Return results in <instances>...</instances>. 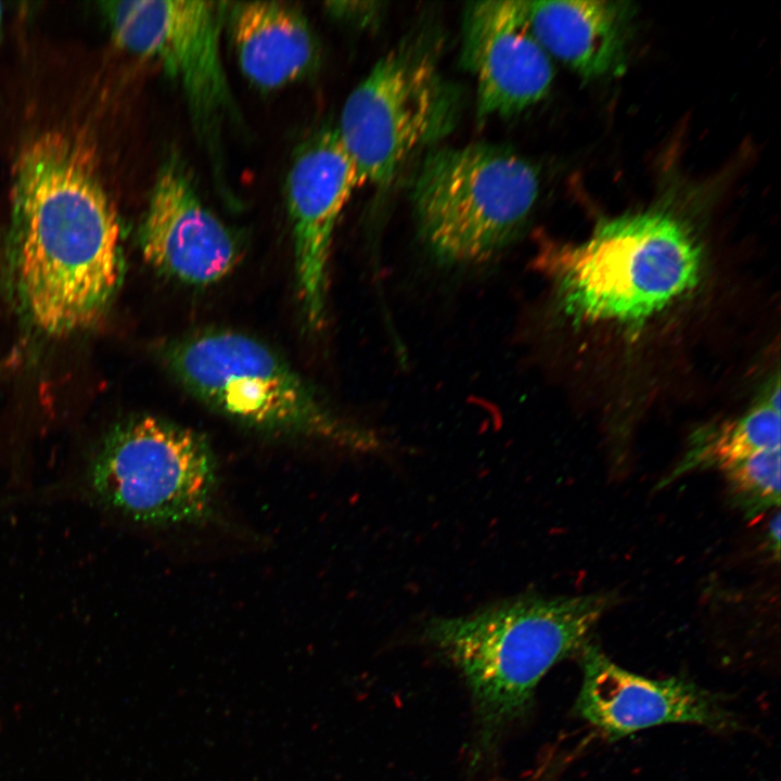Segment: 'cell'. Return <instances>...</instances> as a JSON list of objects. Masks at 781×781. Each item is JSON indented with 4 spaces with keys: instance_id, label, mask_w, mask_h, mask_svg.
Wrapping results in <instances>:
<instances>
[{
    "instance_id": "8fae6325",
    "label": "cell",
    "mask_w": 781,
    "mask_h": 781,
    "mask_svg": "<svg viewBox=\"0 0 781 781\" xmlns=\"http://www.w3.org/2000/svg\"><path fill=\"white\" fill-rule=\"evenodd\" d=\"M461 60L476 80L482 118L536 104L553 80L550 55L533 34L527 1H479L464 10Z\"/></svg>"
},
{
    "instance_id": "ba28073f",
    "label": "cell",
    "mask_w": 781,
    "mask_h": 781,
    "mask_svg": "<svg viewBox=\"0 0 781 781\" xmlns=\"http://www.w3.org/2000/svg\"><path fill=\"white\" fill-rule=\"evenodd\" d=\"M115 42L153 59L181 89L202 137L214 139L234 102L220 49L225 9L207 1L104 3Z\"/></svg>"
},
{
    "instance_id": "d6986e66",
    "label": "cell",
    "mask_w": 781,
    "mask_h": 781,
    "mask_svg": "<svg viewBox=\"0 0 781 781\" xmlns=\"http://www.w3.org/2000/svg\"><path fill=\"white\" fill-rule=\"evenodd\" d=\"M1 18H2V8H1V3H0V27H1Z\"/></svg>"
},
{
    "instance_id": "52a82bcc",
    "label": "cell",
    "mask_w": 781,
    "mask_h": 781,
    "mask_svg": "<svg viewBox=\"0 0 781 781\" xmlns=\"http://www.w3.org/2000/svg\"><path fill=\"white\" fill-rule=\"evenodd\" d=\"M458 95L419 39L383 55L346 99L336 132L360 183L386 188L410 157L449 132Z\"/></svg>"
},
{
    "instance_id": "2e32d148",
    "label": "cell",
    "mask_w": 781,
    "mask_h": 781,
    "mask_svg": "<svg viewBox=\"0 0 781 781\" xmlns=\"http://www.w3.org/2000/svg\"><path fill=\"white\" fill-rule=\"evenodd\" d=\"M731 501L748 518L780 503V448L755 453L721 470Z\"/></svg>"
},
{
    "instance_id": "8992f818",
    "label": "cell",
    "mask_w": 781,
    "mask_h": 781,
    "mask_svg": "<svg viewBox=\"0 0 781 781\" xmlns=\"http://www.w3.org/2000/svg\"><path fill=\"white\" fill-rule=\"evenodd\" d=\"M86 478L98 502L141 524H197L215 512L218 476L209 446L191 430L157 418L115 426Z\"/></svg>"
},
{
    "instance_id": "7c38bea8",
    "label": "cell",
    "mask_w": 781,
    "mask_h": 781,
    "mask_svg": "<svg viewBox=\"0 0 781 781\" xmlns=\"http://www.w3.org/2000/svg\"><path fill=\"white\" fill-rule=\"evenodd\" d=\"M140 246L155 269L182 282L205 285L235 265V239L197 195L175 158L161 167L140 228Z\"/></svg>"
},
{
    "instance_id": "277c9868",
    "label": "cell",
    "mask_w": 781,
    "mask_h": 781,
    "mask_svg": "<svg viewBox=\"0 0 781 781\" xmlns=\"http://www.w3.org/2000/svg\"><path fill=\"white\" fill-rule=\"evenodd\" d=\"M539 193L536 168L488 144L430 152L412 190L422 241L443 264L473 266L497 256L528 219Z\"/></svg>"
},
{
    "instance_id": "5b68a950",
    "label": "cell",
    "mask_w": 781,
    "mask_h": 781,
    "mask_svg": "<svg viewBox=\"0 0 781 781\" xmlns=\"http://www.w3.org/2000/svg\"><path fill=\"white\" fill-rule=\"evenodd\" d=\"M176 376L200 399L259 430L372 451L376 434L336 414L270 348L233 332H212L168 351Z\"/></svg>"
},
{
    "instance_id": "7a4b0ae2",
    "label": "cell",
    "mask_w": 781,
    "mask_h": 781,
    "mask_svg": "<svg viewBox=\"0 0 781 781\" xmlns=\"http://www.w3.org/2000/svg\"><path fill=\"white\" fill-rule=\"evenodd\" d=\"M613 602L606 592L526 596L427 624V642L459 670L471 693L473 765L489 757L505 729L528 714L541 679L581 650Z\"/></svg>"
},
{
    "instance_id": "e0dca14e",
    "label": "cell",
    "mask_w": 781,
    "mask_h": 781,
    "mask_svg": "<svg viewBox=\"0 0 781 781\" xmlns=\"http://www.w3.org/2000/svg\"><path fill=\"white\" fill-rule=\"evenodd\" d=\"M381 7L382 3L379 2H336L331 4V11L340 17L366 27L374 24L380 17Z\"/></svg>"
},
{
    "instance_id": "4fadbf2b",
    "label": "cell",
    "mask_w": 781,
    "mask_h": 781,
    "mask_svg": "<svg viewBox=\"0 0 781 781\" xmlns=\"http://www.w3.org/2000/svg\"><path fill=\"white\" fill-rule=\"evenodd\" d=\"M629 11L612 1H527L534 36L584 78L616 74L626 62Z\"/></svg>"
},
{
    "instance_id": "9a60e30c",
    "label": "cell",
    "mask_w": 781,
    "mask_h": 781,
    "mask_svg": "<svg viewBox=\"0 0 781 781\" xmlns=\"http://www.w3.org/2000/svg\"><path fill=\"white\" fill-rule=\"evenodd\" d=\"M780 409L770 401L745 415L696 433L673 472L660 484L703 469H719L760 451L780 448Z\"/></svg>"
},
{
    "instance_id": "9c48e42d",
    "label": "cell",
    "mask_w": 781,
    "mask_h": 781,
    "mask_svg": "<svg viewBox=\"0 0 781 781\" xmlns=\"http://www.w3.org/2000/svg\"><path fill=\"white\" fill-rule=\"evenodd\" d=\"M579 652L581 684L574 712L607 739L669 724L716 730L737 727V719L717 694L684 677L638 675L589 641Z\"/></svg>"
},
{
    "instance_id": "5bb4252c",
    "label": "cell",
    "mask_w": 781,
    "mask_h": 781,
    "mask_svg": "<svg viewBox=\"0 0 781 781\" xmlns=\"http://www.w3.org/2000/svg\"><path fill=\"white\" fill-rule=\"evenodd\" d=\"M238 64L257 88L273 90L310 73L319 46L303 13L274 1L239 2L228 10Z\"/></svg>"
},
{
    "instance_id": "30bf717a",
    "label": "cell",
    "mask_w": 781,
    "mask_h": 781,
    "mask_svg": "<svg viewBox=\"0 0 781 781\" xmlns=\"http://www.w3.org/2000/svg\"><path fill=\"white\" fill-rule=\"evenodd\" d=\"M356 165L336 129L317 132L298 149L286 180L295 267L304 315L311 327L324 317L327 265L333 233L354 190Z\"/></svg>"
},
{
    "instance_id": "ac0fdd59",
    "label": "cell",
    "mask_w": 781,
    "mask_h": 781,
    "mask_svg": "<svg viewBox=\"0 0 781 781\" xmlns=\"http://www.w3.org/2000/svg\"><path fill=\"white\" fill-rule=\"evenodd\" d=\"M767 545L770 548L772 554L778 559L779 558V550H780V514L777 513L776 516L770 522L768 528H767Z\"/></svg>"
},
{
    "instance_id": "6da1fadb",
    "label": "cell",
    "mask_w": 781,
    "mask_h": 781,
    "mask_svg": "<svg viewBox=\"0 0 781 781\" xmlns=\"http://www.w3.org/2000/svg\"><path fill=\"white\" fill-rule=\"evenodd\" d=\"M10 256L18 300L37 329L65 336L93 325L123 276L120 228L87 141L49 131L14 168Z\"/></svg>"
},
{
    "instance_id": "3957f363",
    "label": "cell",
    "mask_w": 781,
    "mask_h": 781,
    "mask_svg": "<svg viewBox=\"0 0 781 781\" xmlns=\"http://www.w3.org/2000/svg\"><path fill=\"white\" fill-rule=\"evenodd\" d=\"M533 266L575 320L642 321L697 282L701 252L677 218L663 212L600 223L582 243L540 240Z\"/></svg>"
}]
</instances>
